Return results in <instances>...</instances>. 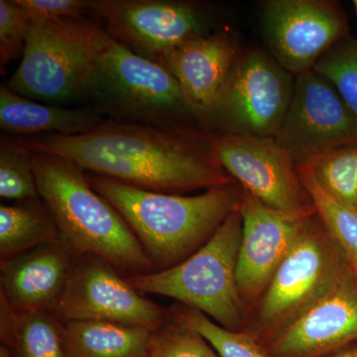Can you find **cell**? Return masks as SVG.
Returning a JSON list of instances; mask_svg holds the SVG:
<instances>
[{
    "instance_id": "1",
    "label": "cell",
    "mask_w": 357,
    "mask_h": 357,
    "mask_svg": "<svg viewBox=\"0 0 357 357\" xmlns=\"http://www.w3.org/2000/svg\"><path fill=\"white\" fill-rule=\"evenodd\" d=\"M14 139L30 152L54 155L86 173L165 194L185 195L236 183L223 169L215 133L105 119L77 135Z\"/></svg>"
},
{
    "instance_id": "2",
    "label": "cell",
    "mask_w": 357,
    "mask_h": 357,
    "mask_svg": "<svg viewBox=\"0 0 357 357\" xmlns=\"http://www.w3.org/2000/svg\"><path fill=\"white\" fill-rule=\"evenodd\" d=\"M84 173L91 188L121 213L156 271L176 266L198 251L241 208L243 198L237 183L187 196L147 191Z\"/></svg>"
},
{
    "instance_id": "3",
    "label": "cell",
    "mask_w": 357,
    "mask_h": 357,
    "mask_svg": "<svg viewBox=\"0 0 357 357\" xmlns=\"http://www.w3.org/2000/svg\"><path fill=\"white\" fill-rule=\"evenodd\" d=\"M31 154L40 198L77 255L100 258L126 278L156 271L121 213L91 188L82 169L54 155Z\"/></svg>"
},
{
    "instance_id": "4",
    "label": "cell",
    "mask_w": 357,
    "mask_h": 357,
    "mask_svg": "<svg viewBox=\"0 0 357 357\" xmlns=\"http://www.w3.org/2000/svg\"><path fill=\"white\" fill-rule=\"evenodd\" d=\"M110 41L91 16L30 23L24 53L6 86L47 102L83 100Z\"/></svg>"
},
{
    "instance_id": "5",
    "label": "cell",
    "mask_w": 357,
    "mask_h": 357,
    "mask_svg": "<svg viewBox=\"0 0 357 357\" xmlns=\"http://www.w3.org/2000/svg\"><path fill=\"white\" fill-rule=\"evenodd\" d=\"M239 208L184 261L169 269L128 277L126 281L143 295L164 296L203 312L227 330H245L248 316L237 285L243 236Z\"/></svg>"
},
{
    "instance_id": "6",
    "label": "cell",
    "mask_w": 357,
    "mask_h": 357,
    "mask_svg": "<svg viewBox=\"0 0 357 357\" xmlns=\"http://www.w3.org/2000/svg\"><path fill=\"white\" fill-rule=\"evenodd\" d=\"M84 102L107 119L206 129L166 68L112 38L98 61Z\"/></svg>"
},
{
    "instance_id": "7",
    "label": "cell",
    "mask_w": 357,
    "mask_h": 357,
    "mask_svg": "<svg viewBox=\"0 0 357 357\" xmlns=\"http://www.w3.org/2000/svg\"><path fill=\"white\" fill-rule=\"evenodd\" d=\"M347 267L318 215L307 218L244 331L262 344L332 287Z\"/></svg>"
},
{
    "instance_id": "8",
    "label": "cell",
    "mask_w": 357,
    "mask_h": 357,
    "mask_svg": "<svg viewBox=\"0 0 357 357\" xmlns=\"http://www.w3.org/2000/svg\"><path fill=\"white\" fill-rule=\"evenodd\" d=\"M295 81L269 53L241 50L204 126L217 134L275 138L287 114Z\"/></svg>"
},
{
    "instance_id": "9",
    "label": "cell",
    "mask_w": 357,
    "mask_h": 357,
    "mask_svg": "<svg viewBox=\"0 0 357 357\" xmlns=\"http://www.w3.org/2000/svg\"><path fill=\"white\" fill-rule=\"evenodd\" d=\"M89 16L110 38L153 62L213 32L217 21L210 4L188 0H91Z\"/></svg>"
},
{
    "instance_id": "10",
    "label": "cell",
    "mask_w": 357,
    "mask_h": 357,
    "mask_svg": "<svg viewBox=\"0 0 357 357\" xmlns=\"http://www.w3.org/2000/svg\"><path fill=\"white\" fill-rule=\"evenodd\" d=\"M54 312L63 323L109 321L151 332L172 318L171 309L147 299L112 265L93 255H76L69 283Z\"/></svg>"
},
{
    "instance_id": "11",
    "label": "cell",
    "mask_w": 357,
    "mask_h": 357,
    "mask_svg": "<svg viewBox=\"0 0 357 357\" xmlns=\"http://www.w3.org/2000/svg\"><path fill=\"white\" fill-rule=\"evenodd\" d=\"M260 7L269 54L294 77L349 36L344 10L333 0H265Z\"/></svg>"
},
{
    "instance_id": "12",
    "label": "cell",
    "mask_w": 357,
    "mask_h": 357,
    "mask_svg": "<svg viewBox=\"0 0 357 357\" xmlns=\"http://www.w3.org/2000/svg\"><path fill=\"white\" fill-rule=\"evenodd\" d=\"M296 167L357 141V117L332 82L312 70L296 77L287 114L274 138Z\"/></svg>"
},
{
    "instance_id": "13",
    "label": "cell",
    "mask_w": 357,
    "mask_h": 357,
    "mask_svg": "<svg viewBox=\"0 0 357 357\" xmlns=\"http://www.w3.org/2000/svg\"><path fill=\"white\" fill-rule=\"evenodd\" d=\"M215 143L223 169L263 204L298 220L316 213L297 167L274 138L215 133Z\"/></svg>"
},
{
    "instance_id": "14",
    "label": "cell",
    "mask_w": 357,
    "mask_h": 357,
    "mask_svg": "<svg viewBox=\"0 0 357 357\" xmlns=\"http://www.w3.org/2000/svg\"><path fill=\"white\" fill-rule=\"evenodd\" d=\"M357 342V274L337 281L278 332L260 344L269 357H326Z\"/></svg>"
},
{
    "instance_id": "15",
    "label": "cell",
    "mask_w": 357,
    "mask_h": 357,
    "mask_svg": "<svg viewBox=\"0 0 357 357\" xmlns=\"http://www.w3.org/2000/svg\"><path fill=\"white\" fill-rule=\"evenodd\" d=\"M239 210L243 236L237 258V285L248 318L306 218L298 220L279 213L244 189Z\"/></svg>"
},
{
    "instance_id": "16",
    "label": "cell",
    "mask_w": 357,
    "mask_h": 357,
    "mask_svg": "<svg viewBox=\"0 0 357 357\" xmlns=\"http://www.w3.org/2000/svg\"><path fill=\"white\" fill-rule=\"evenodd\" d=\"M76 255L60 238L0 262V296L16 311L55 312Z\"/></svg>"
},
{
    "instance_id": "17",
    "label": "cell",
    "mask_w": 357,
    "mask_h": 357,
    "mask_svg": "<svg viewBox=\"0 0 357 357\" xmlns=\"http://www.w3.org/2000/svg\"><path fill=\"white\" fill-rule=\"evenodd\" d=\"M239 52L238 44L229 34L213 31L185 42L156 62L177 79L204 128V119L217 102Z\"/></svg>"
},
{
    "instance_id": "18",
    "label": "cell",
    "mask_w": 357,
    "mask_h": 357,
    "mask_svg": "<svg viewBox=\"0 0 357 357\" xmlns=\"http://www.w3.org/2000/svg\"><path fill=\"white\" fill-rule=\"evenodd\" d=\"M102 112L91 105L66 109L38 103L0 86V128L11 137L26 138L45 134L77 135L105 121Z\"/></svg>"
},
{
    "instance_id": "19",
    "label": "cell",
    "mask_w": 357,
    "mask_h": 357,
    "mask_svg": "<svg viewBox=\"0 0 357 357\" xmlns=\"http://www.w3.org/2000/svg\"><path fill=\"white\" fill-rule=\"evenodd\" d=\"M0 340L11 357H67L64 323L55 312L16 311L1 296Z\"/></svg>"
},
{
    "instance_id": "20",
    "label": "cell",
    "mask_w": 357,
    "mask_h": 357,
    "mask_svg": "<svg viewBox=\"0 0 357 357\" xmlns=\"http://www.w3.org/2000/svg\"><path fill=\"white\" fill-rule=\"evenodd\" d=\"M151 331L100 321L64 323L67 357H144Z\"/></svg>"
},
{
    "instance_id": "21",
    "label": "cell",
    "mask_w": 357,
    "mask_h": 357,
    "mask_svg": "<svg viewBox=\"0 0 357 357\" xmlns=\"http://www.w3.org/2000/svg\"><path fill=\"white\" fill-rule=\"evenodd\" d=\"M60 238L57 222L41 198L0 206V262Z\"/></svg>"
},
{
    "instance_id": "22",
    "label": "cell",
    "mask_w": 357,
    "mask_h": 357,
    "mask_svg": "<svg viewBox=\"0 0 357 357\" xmlns=\"http://www.w3.org/2000/svg\"><path fill=\"white\" fill-rule=\"evenodd\" d=\"M297 172L338 252L357 274V210L344 206L328 195L307 164L298 166Z\"/></svg>"
},
{
    "instance_id": "23",
    "label": "cell",
    "mask_w": 357,
    "mask_h": 357,
    "mask_svg": "<svg viewBox=\"0 0 357 357\" xmlns=\"http://www.w3.org/2000/svg\"><path fill=\"white\" fill-rule=\"evenodd\" d=\"M307 165L328 195L357 210V141L330 150Z\"/></svg>"
},
{
    "instance_id": "24",
    "label": "cell",
    "mask_w": 357,
    "mask_h": 357,
    "mask_svg": "<svg viewBox=\"0 0 357 357\" xmlns=\"http://www.w3.org/2000/svg\"><path fill=\"white\" fill-rule=\"evenodd\" d=\"M31 152L11 136L0 135V197L6 201L40 199Z\"/></svg>"
},
{
    "instance_id": "25",
    "label": "cell",
    "mask_w": 357,
    "mask_h": 357,
    "mask_svg": "<svg viewBox=\"0 0 357 357\" xmlns=\"http://www.w3.org/2000/svg\"><path fill=\"white\" fill-rule=\"evenodd\" d=\"M171 309L206 338L220 357H269L260 342L245 331L227 330L203 312L184 305Z\"/></svg>"
},
{
    "instance_id": "26",
    "label": "cell",
    "mask_w": 357,
    "mask_h": 357,
    "mask_svg": "<svg viewBox=\"0 0 357 357\" xmlns=\"http://www.w3.org/2000/svg\"><path fill=\"white\" fill-rule=\"evenodd\" d=\"M171 312L172 318L152 332L144 357H220L206 338Z\"/></svg>"
},
{
    "instance_id": "27",
    "label": "cell",
    "mask_w": 357,
    "mask_h": 357,
    "mask_svg": "<svg viewBox=\"0 0 357 357\" xmlns=\"http://www.w3.org/2000/svg\"><path fill=\"white\" fill-rule=\"evenodd\" d=\"M312 70L332 82L357 117V40L349 36L338 42Z\"/></svg>"
},
{
    "instance_id": "28",
    "label": "cell",
    "mask_w": 357,
    "mask_h": 357,
    "mask_svg": "<svg viewBox=\"0 0 357 357\" xmlns=\"http://www.w3.org/2000/svg\"><path fill=\"white\" fill-rule=\"evenodd\" d=\"M30 21L14 0H0V66L22 58Z\"/></svg>"
},
{
    "instance_id": "29",
    "label": "cell",
    "mask_w": 357,
    "mask_h": 357,
    "mask_svg": "<svg viewBox=\"0 0 357 357\" xmlns=\"http://www.w3.org/2000/svg\"><path fill=\"white\" fill-rule=\"evenodd\" d=\"M30 23L88 16L91 0H14Z\"/></svg>"
},
{
    "instance_id": "30",
    "label": "cell",
    "mask_w": 357,
    "mask_h": 357,
    "mask_svg": "<svg viewBox=\"0 0 357 357\" xmlns=\"http://www.w3.org/2000/svg\"><path fill=\"white\" fill-rule=\"evenodd\" d=\"M326 357H357V342L344 347V349L333 352V354Z\"/></svg>"
},
{
    "instance_id": "31",
    "label": "cell",
    "mask_w": 357,
    "mask_h": 357,
    "mask_svg": "<svg viewBox=\"0 0 357 357\" xmlns=\"http://www.w3.org/2000/svg\"><path fill=\"white\" fill-rule=\"evenodd\" d=\"M0 357H11L8 349H7L6 347H3V345L0 347Z\"/></svg>"
},
{
    "instance_id": "32",
    "label": "cell",
    "mask_w": 357,
    "mask_h": 357,
    "mask_svg": "<svg viewBox=\"0 0 357 357\" xmlns=\"http://www.w3.org/2000/svg\"><path fill=\"white\" fill-rule=\"evenodd\" d=\"M352 3H354V11H356V30H357V0H354V1H352ZM357 40V36H356V38Z\"/></svg>"
}]
</instances>
